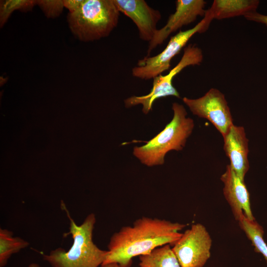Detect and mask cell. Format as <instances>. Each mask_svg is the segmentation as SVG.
Masks as SVG:
<instances>
[{"label":"cell","instance_id":"6da1fadb","mask_svg":"<svg viewBox=\"0 0 267 267\" xmlns=\"http://www.w3.org/2000/svg\"><path fill=\"white\" fill-rule=\"evenodd\" d=\"M185 226L165 219L141 217L132 225L124 226L113 234L103 264L116 263L121 267H130L133 258L149 254L165 245H173Z\"/></svg>","mask_w":267,"mask_h":267},{"label":"cell","instance_id":"7a4b0ae2","mask_svg":"<svg viewBox=\"0 0 267 267\" xmlns=\"http://www.w3.org/2000/svg\"><path fill=\"white\" fill-rule=\"evenodd\" d=\"M61 209L69 220V232L73 244L68 251L59 247L43 255V259L52 267H100L105 261L108 250L99 248L93 241V231L96 222L94 213L88 215L83 223L77 224L66 204L61 201Z\"/></svg>","mask_w":267,"mask_h":267},{"label":"cell","instance_id":"3957f363","mask_svg":"<svg viewBox=\"0 0 267 267\" xmlns=\"http://www.w3.org/2000/svg\"><path fill=\"white\" fill-rule=\"evenodd\" d=\"M172 109L173 119L163 130L145 141V144L134 148V155L148 167L163 165L165 155L169 151L182 150L192 132L194 121L186 117L187 113L184 106L174 102Z\"/></svg>","mask_w":267,"mask_h":267},{"label":"cell","instance_id":"277c9868","mask_svg":"<svg viewBox=\"0 0 267 267\" xmlns=\"http://www.w3.org/2000/svg\"><path fill=\"white\" fill-rule=\"evenodd\" d=\"M120 12L113 0H83L80 7L67 15L69 29L84 42L108 37L118 24Z\"/></svg>","mask_w":267,"mask_h":267},{"label":"cell","instance_id":"5b68a950","mask_svg":"<svg viewBox=\"0 0 267 267\" xmlns=\"http://www.w3.org/2000/svg\"><path fill=\"white\" fill-rule=\"evenodd\" d=\"M211 22L205 16L193 28L179 31L170 38L166 47L160 53L153 56H146L138 60L136 66L132 69L133 76L149 80L162 75L169 69L172 59L179 53L191 37L196 33L206 32Z\"/></svg>","mask_w":267,"mask_h":267},{"label":"cell","instance_id":"8992f818","mask_svg":"<svg viewBox=\"0 0 267 267\" xmlns=\"http://www.w3.org/2000/svg\"><path fill=\"white\" fill-rule=\"evenodd\" d=\"M203 59V54L200 48L192 44L186 46L180 60L168 74L160 75L153 79L152 88L149 93L128 97L124 101L125 107L130 108L141 104L142 112L147 114L152 110L155 101L159 98L170 96L180 98L178 92L173 85L174 78L187 66L199 65Z\"/></svg>","mask_w":267,"mask_h":267},{"label":"cell","instance_id":"52a82bcc","mask_svg":"<svg viewBox=\"0 0 267 267\" xmlns=\"http://www.w3.org/2000/svg\"><path fill=\"white\" fill-rule=\"evenodd\" d=\"M212 244L206 228L196 223L182 233L172 249L181 267H203L210 258Z\"/></svg>","mask_w":267,"mask_h":267},{"label":"cell","instance_id":"ba28073f","mask_svg":"<svg viewBox=\"0 0 267 267\" xmlns=\"http://www.w3.org/2000/svg\"><path fill=\"white\" fill-rule=\"evenodd\" d=\"M182 101L193 114L209 121L223 137L233 124L225 96L217 89H211L196 99L184 97Z\"/></svg>","mask_w":267,"mask_h":267},{"label":"cell","instance_id":"9c48e42d","mask_svg":"<svg viewBox=\"0 0 267 267\" xmlns=\"http://www.w3.org/2000/svg\"><path fill=\"white\" fill-rule=\"evenodd\" d=\"M206 4L204 0H176L175 12L169 16L166 24L156 31L149 42L146 56H150L152 51L162 44L172 33L194 22L198 17L204 16Z\"/></svg>","mask_w":267,"mask_h":267},{"label":"cell","instance_id":"30bf717a","mask_svg":"<svg viewBox=\"0 0 267 267\" xmlns=\"http://www.w3.org/2000/svg\"><path fill=\"white\" fill-rule=\"evenodd\" d=\"M120 13L130 18L136 26L139 38L150 42L162 18L160 11L150 6L144 0H113Z\"/></svg>","mask_w":267,"mask_h":267},{"label":"cell","instance_id":"8fae6325","mask_svg":"<svg viewBox=\"0 0 267 267\" xmlns=\"http://www.w3.org/2000/svg\"><path fill=\"white\" fill-rule=\"evenodd\" d=\"M221 179L223 183V193L229 205L235 219L243 217L255 220L251 208L250 194L244 180L234 172L229 164L226 167Z\"/></svg>","mask_w":267,"mask_h":267},{"label":"cell","instance_id":"7c38bea8","mask_svg":"<svg viewBox=\"0 0 267 267\" xmlns=\"http://www.w3.org/2000/svg\"><path fill=\"white\" fill-rule=\"evenodd\" d=\"M223 149L230 161V166L243 180L249 169L248 155L249 140L244 128L233 124L223 137Z\"/></svg>","mask_w":267,"mask_h":267},{"label":"cell","instance_id":"4fadbf2b","mask_svg":"<svg viewBox=\"0 0 267 267\" xmlns=\"http://www.w3.org/2000/svg\"><path fill=\"white\" fill-rule=\"evenodd\" d=\"M258 0H214L205 15L212 20L243 16L257 11Z\"/></svg>","mask_w":267,"mask_h":267},{"label":"cell","instance_id":"5bb4252c","mask_svg":"<svg viewBox=\"0 0 267 267\" xmlns=\"http://www.w3.org/2000/svg\"><path fill=\"white\" fill-rule=\"evenodd\" d=\"M142 267H181L170 244L158 247L150 254L139 256Z\"/></svg>","mask_w":267,"mask_h":267},{"label":"cell","instance_id":"9a60e30c","mask_svg":"<svg viewBox=\"0 0 267 267\" xmlns=\"http://www.w3.org/2000/svg\"><path fill=\"white\" fill-rule=\"evenodd\" d=\"M29 243L7 229L0 228V267L7 265L8 260L14 254L27 247Z\"/></svg>","mask_w":267,"mask_h":267},{"label":"cell","instance_id":"2e32d148","mask_svg":"<svg viewBox=\"0 0 267 267\" xmlns=\"http://www.w3.org/2000/svg\"><path fill=\"white\" fill-rule=\"evenodd\" d=\"M238 222L256 251L261 253L267 262V245L263 239L264 232L262 226L255 220H251L245 217H243Z\"/></svg>","mask_w":267,"mask_h":267},{"label":"cell","instance_id":"e0dca14e","mask_svg":"<svg viewBox=\"0 0 267 267\" xmlns=\"http://www.w3.org/2000/svg\"><path fill=\"white\" fill-rule=\"evenodd\" d=\"M37 5V0H6L0 2V26L2 27L12 12L15 10L23 12L31 11Z\"/></svg>","mask_w":267,"mask_h":267},{"label":"cell","instance_id":"ac0fdd59","mask_svg":"<svg viewBox=\"0 0 267 267\" xmlns=\"http://www.w3.org/2000/svg\"><path fill=\"white\" fill-rule=\"evenodd\" d=\"M37 5L48 18L58 17L64 7L63 0H38Z\"/></svg>","mask_w":267,"mask_h":267},{"label":"cell","instance_id":"d6986e66","mask_svg":"<svg viewBox=\"0 0 267 267\" xmlns=\"http://www.w3.org/2000/svg\"><path fill=\"white\" fill-rule=\"evenodd\" d=\"M244 17L248 20L261 23L267 27V15L261 14L257 11L249 13Z\"/></svg>","mask_w":267,"mask_h":267},{"label":"cell","instance_id":"ffe728a7","mask_svg":"<svg viewBox=\"0 0 267 267\" xmlns=\"http://www.w3.org/2000/svg\"><path fill=\"white\" fill-rule=\"evenodd\" d=\"M83 0H64V7H66L72 13L77 10L81 5Z\"/></svg>","mask_w":267,"mask_h":267},{"label":"cell","instance_id":"44dd1931","mask_svg":"<svg viewBox=\"0 0 267 267\" xmlns=\"http://www.w3.org/2000/svg\"><path fill=\"white\" fill-rule=\"evenodd\" d=\"M100 267H121L116 263H104L101 265Z\"/></svg>","mask_w":267,"mask_h":267},{"label":"cell","instance_id":"7402d4cb","mask_svg":"<svg viewBox=\"0 0 267 267\" xmlns=\"http://www.w3.org/2000/svg\"><path fill=\"white\" fill-rule=\"evenodd\" d=\"M28 267H41L40 266L36 263H31L30 264Z\"/></svg>","mask_w":267,"mask_h":267},{"label":"cell","instance_id":"603a6c76","mask_svg":"<svg viewBox=\"0 0 267 267\" xmlns=\"http://www.w3.org/2000/svg\"><path fill=\"white\" fill-rule=\"evenodd\" d=\"M138 267H142L139 266Z\"/></svg>","mask_w":267,"mask_h":267}]
</instances>
